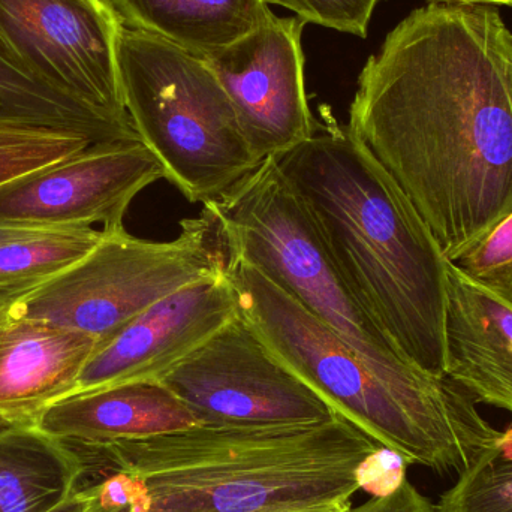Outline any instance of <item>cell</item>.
<instances>
[{
	"label": "cell",
	"instance_id": "29",
	"mask_svg": "<svg viewBox=\"0 0 512 512\" xmlns=\"http://www.w3.org/2000/svg\"><path fill=\"white\" fill-rule=\"evenodd\" d=\"M430 2L468 6H512V0H430Z\"/></svg>",
	"mask_w": 512,
	"mask_h": 512
},
{
	"label": "cell",
	"instance_id": "25",
	"mask_svg": "<svg viewBox=\"0 0 512 512\" xmlns=\"http://www.w3.org/2000/svg\"><path fill=\"white\" fill-rule=\"evenodd\" d=\"M352 512H438V510L435 504L405 480L391 495L382 496V498L373 496L366 504L352 508Z\"/></svg>",
	"mask_w": 512,
	"mask_h": 512
},
{
	"label": "cell",
	"instance_id": "3",
	"mask_svg": "<svg viewBox=\"0 0 512 512\" xmlns=\"http://www.w3.org/2000/svg\"><path fill=\"white\" fill-rule=\"evenodd\" d=\"M87 448L146 489L150 512H285L351 502L382 448L336 415L312 424L195 426Z\"/></svg>",
	"mask_w": 512,
	"mask_h": 512
},
{
	"label": "cell",
	"instance_id": "5",
	"mask_svg": "<svg viewBox=\"0 0 512 512\" xmlns=\"http://www.w3.org/2000/svg\"><path fill=\"white\" fill-rule=\"evenodd\" d=\"M239 310L268 351L340 417L382 447L438 474H462L502 430L417 405L385 384L333 330L248 262L227 256Z\"/></svg>",
	"mask_w": 512,
	"mask_h": 512
},
{
	"label": "cell",
	"instance_id": "7",
	"mask_svg": "<svg viewBox=\"0 0 512 512\" xmlns=\"http://www.w3.org/2000/svg\"><path fill=\"white\" fill-rule=\"evenodd\" d=\"M104 231L84 258L38 285L0 294V313L36 319L110 342L168 295L224 273L227 255L212 212L183 219L168 242Z\"/></svg>",
	"mask_w": 512,
	"mask_h": 512
},
{
	"label": "cell",
	"instance_id": "22",
	"mask_svg": "<svg viewBox=\"0 0 512 512\" xmlns=\"http://www.w3.org/2000/svg\"><path fill=\"white\" fill-rule=\"evenodd\" d=\"M454 264L484 285L512 291V213L463 252Z\"/></svg>",
	"mask_w": 512,
	"mask_h": 512
},
{
	"label": "cell",
	"instance_id": "28",
	"mask_svg": "<svg viewBox=\"0 0 512 512\" xmlns=\"http://www.w3.org/2000/svg\"><path fill=\"white\" fill-rule=\"evenodd\" d=\"M92 498V496H90ZM87 512H114L96 510L92 507V499H90V508ZM285 512H352L351 502H336V504L322 505V507L304 508V510H294Z\"/></svg>",
	"mask_w": 512,
	"mask_h": 512
},
{
	"label": "cell",
	"instance_id": "24",
	"mask_svg": "<svg viewBox=\"0 0 512 512\" xmlns=\"http://www.w3.org/2000/svg\"><path fill=\"white\" fill-rule=\"evenodd\" d=\"M408 462L388 448H379L361 462L355 477L358 489L375 498L391 495L406 480Z\"/></svg>",
	"mask_w": 512,
	"mask_h": 512
},
{
	"label": "cell",
	"instance_id": "13",
	"mask_svg": "<svg viewBox=\"0 0 512 512\" xmlns=\"http://www.w3.org/2000/svg\"><path fill=\"white\" fill-rule=\"evenodd\" d=\"M445 376L477 403L512 417V291L447 265Z\"/></svg>",
	"mask_w": 512,
	"mask_h": 512
},
{
	"label": "cell",
	"instance_id": "23",
	"mask_svg": "<svg viewBox=\"0 0 512 512\" xmlns=\"http://www.w3.org/2000/svg\"><path fill=\"white\" fill-rule=\"evenodd\" d=\"M295 12L304 23L318 24L366 38L370 18L379 0H262Z\"/></svg>",
	"mask_w": 512,
	"mask_h": 512
},
{
	"label": "cell",
	"instance_id": "21",
	"mask_svg": "<svg viewBox=\"0 0 512 512\" xmlns=\"http://www.w3.org/2000/svg\"><path fill=\"white\" fill-rule=\"evenodd\" d=\"M75 132L0 123V186L92 146Z\"/></svg>",
	"mask_w": 512,
	"mask_h": 512
},
{
	"label": "cell",
	"instance_id": "4",
	"mask_svg": "<svg viewBox=\"0 0 512 512\" xmlns=\"http://www.w3.org/2000/svg\"><path fill=\"white\" fill-rule=\"evenodd\" d=\"M204 206L215 218L225 255L261 271L348 343L385 384L436 414L493 429L478 403L448 376L432 375L403 357L340 273L276 158L264 159L227 194Z\"/></svg>",
	"mask_w": 512,
	"mask_h": 512
},
{
	"label": "cell",
	"instance_id": "2",
	"mask_svg": "<svg viewBox=\"0 0 512 512\" xmlns=\"http://www.w3.org/2000/svg\"><path fill=\"white\" fill-rule=\"evenodd\" d=\"M276 161L403 357L445 376L448 259L396 180L336 123H316L309 140Z\"/></svg>",
	"mask_w": 512,
	"mask_h": 512
},
{
	"label": "cell",
	"instance_id": "14",
	"mask_svg": "<svg viewBox=\"0 0 512 512\" xmlns=\"http://www.w3.org/2000/svg\"><path fill=\"white\" fill-rule=\"evenodd\" d=\"M98 348L90 334L0 313V424L35 426L74 393Z\"/></svg>",
	"mask_w": 512,
	"mask_h": 512
},
{
	"label": "cell",
	"instance_id": "17",
	"mask_svg": "<svg viewBox=\"0 0 512 512\" xmlns=\"http://www.w3.org/2000/svg\"><path fill=\"white\" fill-rule=\"evenodd\" d=\"M86 474L78 448L36 426L0 424V512H50Z\"/></svg>",
	"mask_w": 512,
	"mask_h": 512
},
{
	"label": "cell",
	"instance_id": "16",
	"mask_svg": "<svg viewBox=\"0 0 512 512\" xmlns=\"http://www.w3.org/2000/svg\"><path fill=\"white\" fill-rule=\"evenodd\" d=\"M120 26L206 59L273 20L262 0H102Z\"/></svg>",
	"mask_w": 512,
	"mask_h": 512
},
{
	"label": "cell",
	"instance_id": "19",
	"mask_svg": "<svg viewBox=\"0 0 512 512\" xmlns=\"http://www.w3.org/2000/svg\"><path fill=\"white\" fill-rule=\"evenodd\" d=\"M102 237L101 228H60L0 243V294L56 276L89 254Z\"/></svg>",
	"mask_w": 512,
	"mask_h": 512
},
{
	"label": "cell",
	"instance_id": "10",
	"mask_svg": "<svg viewBox=\"0 0 512 512\" xmlns=\"http://www.w3.org/2000/svg\"><path fill=\"white\" fill-rule=\"evenodd\" d=\"M165 177L143 141L92 144L0 186V224L117 230L135 197Z\"/></svg>",
	"mask_w": 512,
	"mask_h": 512
},
{
	"label": "cell",
	"instance_id": "12",
	"mask_svg": "<svg viewBox=\"0 0 512 512\" xmlns=\"http://www.w3.org/2000/svg\"><path fill=\"white\" fill-rule=\"evenodd\" d=\"M239 313L227 274L192 283L144 310L110 342L96 349L77 391L128 382H161Z\"/></svg>",
	"mask_w": 512,
	"mask_h": 512
},
{
	"label": "cell",
	"instance_id": "6",
	"mask_svg": "<svg viewBox=\"0 0 512 512\" xmlns=\"http://www.w3.org/2000/svg\"><path fill=\"white\" fill-rule=\"evenodd\" d=\"M117 66L138 137L186 200L212 203L261 164L206 60L122 27Z\"/></svg>",
	"mask_w": 512,
	"mask_h": 512
},
{
	"label": "cell",
	"instance_id": "8",
	"mask_svg": "<svg viewBox=\"0 0 512 512\" xmlns=\"http://www.w3.org/2000/svg\"><path fill=\"white\" fill-rule=\"evenodd\" d=\"M161 382L198 426H291L337 415L268 351L240 310Z\"/></svg>",
	"mask_w": 512,
	"mask_h": 512
},
{
	"label": "cell",
	"instance_id": "18",
	"mask_svg": "<svg viewBox=\"0 0 512 512\" xmlns=\"http://www.w3.org/2000/svg\"><path fill=\"white\" fill-rule=\"evenodd\" d=\"M0 123L75 132L93 144L141 141L131 119H120L36 80L0 39Z\"/></svg>",
	"mask_w": 512,
	"mask_h": 512
},
{
	"label": "cell",
	"instance_id": "20",
	"mask_svg": "<svg viewBox=\"0 0 512 512\" xmlns=\"http://www.w3.org/2000/svg\"><path fill=\"white\" fill-rule=\"evenodd\" d=\"M438 512H512V423L459 475Z\"/></svg>",
	"mask_w": 512,
	"mask_h": 512
},
{
	"label": "cell",
	"instance_id": "15",
	"mask_svg": "<svg viewBox=\"0 0 512 512\" xmlns=\"http://www.w3.org/2000/svg\"><path fill=\"white\" fill-rule=\"evenodd\" d=\"M35 426L74 447H102L198 423L162 382H128L69 394L45 409Z\"/></svg>",
	"mask_w": 512,
	"mask_h": 512
},
{
	"label": "cell",
	"instance_id": "27",
	"mask_svg": "<svg viewBox=\"0 0 512 512\" xmlns=\"http://www.w3.org/2000/svg\"><path fill=\"white\" fill-rule=\"evenodd\" d=\"M45 228L20 227V225L0 224V243L8 240L21 239V237L35 236L44 233Z\"/></svg>",
	"mask_w": 512,
	"mask_h": 512
},
{
	"label": "cell",
	"instance_id": "26",
	"mask_svg": "<svg viewBox=\"0 0 512 512\" xmlns=\"http://www.w3.org/2000/svg\"><path fill=\"white\" fill-rule=\"evenodd\" d=\"M90 492L87 487H80L71 498L57 505L50 512H87L90 508Z\"/></svg>",
	"mask_w": 512,
	"mask_h": 512
},
{
	"label": "cell",
	"instance_id": "9",
	"mask_svg": "<svg viewBox=\"0 0 512 512\" xmlns=\"http://www.w3.org/2000/svg\"><path fill=\"white\" fill-rule=\"evenodd\" d=\"M120 29L102 0H0V39L36 80L131 119L117 66Z\"/></svg>",
	"mask_w": 512,
	"mask_h": 512
},
{
	"label": "cell",
	"instance_id": "1",
	"mask_svg": "<svg viewBox=\"0 0 512 512\" xmlns=\"http://www.w3.org/2000/svg\"><path fill=\"white\" fill-rule=\"evenodd\" d=\"M346 128L457 261L512 213V33L501 14L415 9L364 65Z\"/></svg>",
	"mask_w": 512,
	"mask_h": 512
},
{
	"label": "cell",
	"instance_id": "11",
	"mask_svg": "<svg viewBox=\"0 0 512 512\" xmlns=\"http://www.w3.org/2000/svg\"><path fill=\"white\" fill-rule=\"evenodd\" d=\"M301 18L273 20L207 56L259 162L309 140L316 122L304 87Z\"/></svg>",
	"mask_w": 512,
	"mask_h": 512
}]
</instances>
